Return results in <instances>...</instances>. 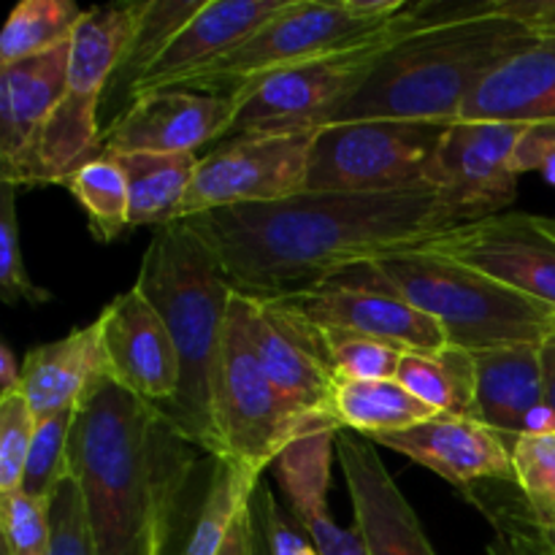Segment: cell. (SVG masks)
Returning <instances> with one entry per match:
<instances>
[{
    "label": "cell",
    "mask_w": 555,
    "mask_h": 555,
    "mask_svg": "<svg viewBox=\"0 0 555 555\" xmlns=\"http://www.w3.org/2000/svg\"><path fill=\"white\" fill-rule=\"evenodd\" d=\"M341 274L399 293L442 325L450 345L469 352L542 345L555 334V307L426 249H393Z\"/></svg>",
    "instance_id": "5b68a950"
},
{
    "label": "cell",
    "mask_w": 555,
    "mask_h": 555,
    "mask_svg": "<svg viewBox=\"0 0 555 555\" xmlns=\"http://www.w3.org/2000/svg\"><path fill=\"white\" fill-rule=\"evenodd\" d=\"M280 304L304 314L323 331H347L399 347L401 352L431 356L450 345L442 325L393 291L336 274L304 291L280 293Z\"/></svg>",
    "instance_id": "7c38bea8"
},
{
    "label": "cell",
    "mask_w": 555,
    "mask_h": 555,
    "mask_svg": "<svg viewBox=\"0 0 555 555\" xmlns=\"http://www.w3.org/2000/svg\"><path fill=\"white\" fill-rule=\"evenodd\" d=\"M16 190L14 184L3 182L0 193V296L3 304H47L52 301V293L38 287L30 280L22 260V238H20V220H16Z\"/></svg>",
    "instance_id": "d590c367"
},
{
    "label": "cell",
    "mask_w": 555,
    "mask_h": 555,
    "mask_svg": "<svg viewBox=\"0 0 555 555\" xmlns=\"http://www.w3.org/2000/svg\"><path fill=\"white\" fill-rule=\"evenodd\" d=\"M125 173L130 195V228H166L179 220L184 198L190 193L198 155H155L133 152L114 155Z\"/></svg>",
    "instance_id": "4316f807"
},
{
    "label": "cell",
    "mask_w": 555,
    "mask_h": 555,
    "mask_svg": "<svg viewBox=\"0 0 555 555\" xmlns=\"http://www.w3.org/2000/svg\"><path fill=\"white\" fill-rule=\"evenodd\" d=\"M372 442L426 466L459 491L488 480H515L513 439L477 417L437 415L406 431L374 437Z\"/></svg>",
    "instance_id": "ffe728a7"
},
{
    "label": "cell",
    "mask_w": 555,
    "mask_h": 555,
    "mask_svg": "<svg viewBox=\"0 0 555 555\" xmlns=\"http://www.w3.org/2000/svg\"><path fill=\"white\" fill-rule=\"evenodd\" d=\"M339 379H396L401 366L399 347L347 331H323Z\"/></svg>",
    "instance_id": "f35d334b"
},
{
    "label": "cell",
    "mask_w": 555,
    "mask_h": 555,
    "mask_svg": "<svg viewBox=\"0 0 555 555\" xmlns=\"http://www.w3.org/2000/svg\"><path fill=\"white\" fill-rule=\"evenodd\" d=\"M291 0H206L204 9L177 33L160 57L133 81L128 103L160 90H173L215 68L249 41Z\"/></svg>",
    "instance_id": "ac0fdd59"
},
{
    "label": "cell",
    "mask_w": 555,
    "mask_h": 555,
    "mask_svg": "<svg viewBox=\"0 0 555 555\" xmlns=\"http://www.w3.org/2000/svg\"><path fill=\"white\" fill-rule=\"evenodd\" d=\"M253 518H255V534H258L260 545L266 547L269 555H320L318 547L307 537V531L293 520L287 509L280 507L271 488L266 480L253 493Z\"/></svg>",
    "instance_id": "ab89813d"
},
{
    "label": "cell",
    "mask_w": 555,
    "mask_h": 555,
    "mask_svg": "<svg viewBox=\"0 0 555 555\" xmlns=\"http://www.w3.org/2000/svg\"><path fill=\"white\" fill-rule=\"evenodd\" d=\"M448 125L347 122L320 128L304 193H434L431 168Z\"/></svg>",
    "instance_id": "30bf717a"
},
{
    "label": "cell",
    "mask_w": 555,
    "mask_h": 555,
    "mask_svg": "<svg viewBox=\"0 0 555 555\" xmlns=\"http://www.w3.org/2000/svg\"><path fill=\"white\" fill-rule=\"evenodd\" d=\"M220 555H258V534H255V518L249 504L233 520Z\"/></svg>",
    "instance_id": "7bdbcfd3"
},
{
    "label": "cell",
    "mask_w": 555,
    "mask_h": 555,
    "mask_svg": "<svg viewBox=\"0 0 555 555\" xmlns=\"http://www.w3.org/2000/svg\"><path fill=\"white\" fill-rule=\"evenodd\" d=\"M537 217H540L542 228H545V231H551L553 236H555V215H553V217H542V215H537Z\"/></svg>",
    "instance_id": "bcb514c9"
},
{
    "label": "cell",
    "mask_w": 555,
    "mask_h": 555,
    "mask_svg": "<svg viewBox=\"0 0 555 555\" xmlns=\"http://www.w3.org/2000/svg\"><path fill=\"white\" fill-rule=\"evenodd\" d=\"M242 296L249 339L271 383L301 412L334 421L331 401L339 385V372L334 366L323 328L309 323L304 314L293 312L276 298L247 296V293Z\"/></svg>",
    "instance_id": "9a60e30c"
},
{
    "label": "cell",
    "mask_w": 555,
    "mask_h": 555,
    "mask_svg": "<svg viewBox=\"0 0 555 555\" xmlns=\"http://www.w3.org/2000/svg\"><path fill=\"white\" fill-rule=\"evenodd\" d=\"M509 448L520 496L540 524L555 526V431L520 434Z\"/></svg>",
    "instance_id": "e575fe53"
},
{
    "label": "cell",
    "mask_w": 555,
    "mask_h": 555,
    "mask_svg": "<svg viewBox=\"0 0 555 555\" xmlns=\"http://www.w3.org/2000/svg\"><path fill=\"white\" fill-rule=\"evenodd\" d=\"M206 453L157 404L98 379L70 437L98 555H171Z\"/></svg>",
    "instance_id": "7a4b0ae2"
},
{
    "label": "cell",
    "mask_w": 555,
    "mask_h": 555,
    "mask_svg": "<svg viewBox=\"0 0 555 555\" xmlns=\"http://www.w3.org/2000/svg\"><path fill=\"white\" fill-rule=\"evenodd\" d=\"M87 11L70 0H22L0 36V68L74 41Z\"/></svg>",
    "instance_id": "f1b7e54d"
},
{
    "label": "cell",
    "mask_w": 555,
    "mask_h": 555,
    "mask_svg": "<svg viewBox=\"0 0 555 555\" xmlns=\"http://www.w3.org/2000/svg\"><path fill=\"white\" fill-rule=\"evenodd\" d=\"M551 160H555V122L526 125L518 150H515V173L524 177V173L542 171Z\"/></svg>",
    "instance_id": "b9f144b4"
},
{
    "label": "cell",
    "mask_w": 555,
    "mask_h": 555,
    "mask_svg": "<svg viewBox=\"0 0 555 555\" xmlns=\"http://www.w3.org/2000/svg\"><path fill=\"white\" fill-rule=\"evenodd\" d=\"M318 130L247 133L201 155L179 220L247 204H274L307 190L309 155Z\"/></svg>",
    "instance_id": "8fae6325"
},
{
    "label": "cell",
    "mask_w": 555,
    "mask_h": 555,
    "mask_svg": "<svg viewBox=\"0 0 555 555\" xmlns=\"http://www.w3.org/2000/svg\"><path fill=\"white\" fill-rule=\"evenodd\" d=\"M542 526H545V524H542ZM545 529H547V534H551V540H553V545H555V526H545Z\"/></svg>",
    "instance_id": "681fc988"
},
{
    "label": "cell",
    "mask_w": 555,
    "mask_h": 555,
    "mask_svg": "<svg viewBox=\"0 0 555 555\" xmlns=\"http://www.w3.org/2000/svg\"><path fill=\"white\" fill-rule=\"evenodd\" d=\"M417 249L459 260L537 301L555 307V236L537 215L502 211L448 228Z\"/></svg>",
    "instance_id": "4fadbf2b"
},
{
    "label": "cell",
    "mask_w": 555,
    "mask_h": 555,
    "mask_svg": "<svg viewBox=\"0 0 555 555\" xmlns=\"http://www.w3.org/2000/svg\"><path fill=\"white\" fill-rule=\"evenodd\" d=\"M144 3L98 5L85 14L70 41L68 85L25 155L0 179L14 188L65 184L70 173L103 152L98 108L122 63Z\"/></svg>",
    "instance_id": "8992f818"
},
{
    "label": "cell",
    "mask_w": 555,
    "mask_h": 555,
    "mask_svg": "<svg viewBox=\"0 0 555 555\" xmlns=\"http://www.w3.org/2000/svg\"><path fill=\"white\" fill-rule=\"evenodd\" d=\"M70 43L0 68V171L14 166L47 125L68 85Z\"/></svg>",
    "instance_id": "603a6c76"
},
{
    "label": "cell",
    "mask_w": 555,
    "mask_h": 555,
    "mask_svg": "<svg viewBox=\"0 0 555 555\" xmlns=\"http://www.w3.org/2000/svg\"><path fill=\"white\" fill-rule=\"evenodd\" d=\"M204 3L206 0H144L114 81H119V87L128 92L133 81L160 57L163 49L177 38V33L204 9Z\"/></svg>",
    "instance_id": "d6a6232c"
},
{
    "label": "cell",
    "mask_w": 555,
    "mask_h": 555,
    "mask_svg": "<svg viewBox=\"0 0 555 555\" xmlns=\"http://www.w3.org/2000/svg\"><path fill=\"white\" fill-rule=\"evenodd\" d=\"M98 331L112 383L157 406H166L177 396L182 377L179 352L160 312L139 287L119 293L103 307Z\"/></svg>",
    "instance_id": "e0dca14e"
},
{
    "label": "cell",
    "mask_w": 555,
    "mask_h": 555,
    "mask_svg": "<svg viewBox=\"0 0 555 555\" xmlns=\"http://www.w3.org/2000/svg\"><path fill=\"white\" fill-rule=\"evenodd\" d=\"M488 553H491V555H513L509 551H504L502 545H491V547H488Z\"/></svg>",
    "instance_id": "c3c4849f"
},
{
    "label": "cell",
    "mask_w": 555,
    "mask_h": 555,
    "mask_svg": "<svg viewBox=\"0 0 555 555\" xmlns=\"http://www.w3.org/2000/svg\"><path fill=\"white\" fill-rule=\"evenodd\" d=\"M542 173H545V177H547V182H553V184H555V160L547 163V166L542 168Z\"/></svg>",
    "instance_id": "7dc6e473"
},
{
    "label": "cell",
    "mask_w": 555,
    "mask_h": 555,
    "mask_svg": "<svg viewBox=\"0 0 555 555\" xmlns=\"http://www.w3.org/2000/svg\"><path fill=\"white\" fill-rule=\"evenodd\" d=\"M236 101L190 90H160L135 98L103 130V152L108 155H195L231 133Z\"/></svg>",
    "instance_id": "2e32d148"
},
{
    "label": "cell",
    "mask_w": 555,
    "mask_h": 555,
    "mask_svg": "<svg viewBox=\"0 0 555 555\" xmlns=\"http://www.w3.org/2000/svg\"><path fill=\"white\" fill-rule=\"evenodd\" d=\"M455 122H555V36L537 38L491 70Z\"/></svg>",
    "instance_id": "44dd1931"
},
{
    "label": "cell",
    "mask_w": 555,
    "mask_h": 555,
    "mask_svg": "<svg viewBox=\"0 0 555 555\" xmlns=\"http://www.w3.org/2000/svg\"><path fill=\"white\" fill-rule=\"evenodd\" d=\"M455 9H459V3H453V0L406 3V9L399 16H393L388 25L374 30L372 36L323 54L318 60H309V63L276 70V74H269L255 85L244 87L242 92L233 95L236 117H233L228 139L247 133L320 130L325 117L366 81L374 65L396 43H401L423 27L434 25V22L444 20Z\"/></svg>",
    "instance_id": "52a82bcc"
},
{
    "label": "cell",
    "mask_w": 555,
    "mask_h": 555,
    "mask_svg": "<svg viewBox=\"0 0 555 555\" xmlns=\"http://www.w3.org/2000/svg\"><path fill=\"white\" fill-rule=\"evenodd\" d=\"M233 291L280 296L464 225L437 193H301L190 217Z\"/></svg>",
    "instance_id": "6da1fadb"
},
{
    "label": "cell",
    "mask_w": 555,
    "mask_h": 555,
    "mask_svg": "<svg viewBox=\"0 0 555 555\" xmlns=\"http://www.w3.org/2000/svg\"><path fill=\"white\" fill-rule=\"evenodd\" d=\"M336 434H339V428H320V431L304 434L296 442L287 444L285 453L271 466L291 515L328 507L331 461L336 459Z\"/></svg>",
    "instance_id": "f546056e"
},
{
    "label": "cell",
    "mask_w": 555,
    "mask_h": 555,
    "mask_svg": "<svg viewBox=\"0 0 555 555\" xmlns=\"http://www.w3.org/2000/svg\"><path fill=\"white\" fill-rule=\"evenodd\" d=\"M336 461L356 513V529L369 555H437L421 518L390 477L372 439L336 434Z\"/></svg>",
    "instance_id": "d6986e66"
},
{
    "label": "cell",
    "mask_w": 555,
    "mask_h": 555,
    "mask_svg": "<svg viewBox=\"0 0 555 555\" xmlns=\"http://www.w3.org/2000/svg\"><path fill=\"white\" fill-rule=\"evenodd\" d=\"M65 188L85 209L95 242L112 244L114 238H119V233L130 228L128 182L114 155L101 152L87 160L79 171L70 173Z\"/></svg>",
    "instance_id": "4dcf8cb0"
},
{
    "label": "cell",
    "mask_w": 555,
    "mask_h": 555,
    "mask_svg": "<svg viewBox=\"0 0 555 555\" xmlns=\"http://www.w3.org/2000/svg\"><path fill=\"white\" fill-rule=\"evenodd\" d=\"M437 415L399 379H339L331 401V417L341 431L366 439L406 431Z\"/></svg>",
    "instance_id": "484cf974"
},
{
    "label": "cell",
    "mask_w": 555,
    "mask_h": 555,
    "mask_svg": "<svg viewBox=\"0 0 555 555\" xmlns=\"http://www.w3.org/2000/svg\"><path fill=\"white\" fill-rule=\"evenodd\" d=\"M526 125H448L431 168V188L464 222L502 215L518 195L513 160Z\"/></svg>",
    "instance_id": "5bb4252c"
},
{
    "label": "cell",
    "mask_w": 555,
    "mask_h": 555,
    "mask_svg": "<svg viewBox=\"0 0 555 555\" xmlns=\"http://www.w3.org/2000/svg\"><path fill=\"white\" fill-rule=\"evenodd\" d=\"M404 9V0H291L231 57L173 90L233 98L263 76L309 63L372 36Z\"/></svg>",
    "instance_id": "9c48e42d"
},
{
    "label": "cell",
    "mask_w": 555,
    "mask_h": 555,
    "mask_svg": "<svg viewBox=\"0 0 555 555\" xmlns=\"http://www.w3.org/2000/svg\"><path fill=\"white\" fill-rule=\"evenodd\" d=\"M540 36L502 11L499 0L459 3L444 20L396 43L323 128L347 122L455 125L482 79Z\"/></svg>",
    "instance_id": "3957f363"
},
{
    "label": "cell",
    "mask_w": 555,
    "mask_h": 555,
    "mask_svg": "<svg viewBox=\"0 0 555 555\" xmlns=\"http://www.w3.org/2000/svg\"><path fill=\"white\" fill-rule=\"evenodd\" d=\"M133 285L160 312L182 366L177 396L160 410L195 448L222 459L215 379L236 291L220 258L193 222L177 220L157 228Z\"/></svg>",
    "instance_id": "277c9868"
},
{
    "label": "cell",
    "mask_w": 555,
    "mask_h": 555,
    "mask_svg": "<svg viewBox=\"0 0 555 555\" xmlns=\"http://www.w3.org/2000/svg\"><path fill=\"white\" fill-rule=\"evenodd\" d=\"M258 486V477L247 475L233 461L209 455L198 504H190L177 537L182 542L177 555H220L233 520L253 502Z\"/></svg>",
    "instance_id": "d4e9b609"
},
{
    "label": "cell",
    "mask_w": 555,
    "mask_h": 555,
    "mask_svg": "<svg viewBox=\"0 0 555 555\" xmlns=\"http://www.w3.org/2000/svg\"><path fill=\"white\" fill-rule=\"evenodd\" d=\"M459 493L491 520L504 551L513 555H555L551 534L534 518L515 480H488Z\"/></svg>",
    "instance_id": "1f68e13d"
},
{
    "label": "cell",
    "mask_w": 555,
    "mask_h": 555,
    "mask_svg": "<svg viewBox=\"0 0 555 555\" xmlns=\"http://www.w3.org/2000/svg\"><path fill=\"white\" fill-rule=\"evenodd\" d=\"M396 379L439 415L477 417V363L464 347L448 345L431 356L406 352Z\"/></svg>",
    "instance_id": "83f0119b"
},
{
    "label": "cell",
    "mask_w": 555,
    "mask_h": 555,
    "mask_svg": "<svg viewBox=\"0 0 555 555\" xmlns=\"http://www.w3.org/2000/svg\"><path fill=\"white\" fill-rule=\"evenodd\" d=\"M542 383H545V404L555 412V334L540 345Z\"/></svg>",
    "instance_id": "ee69618b"
},
{
    "label": "cell",
    "mask_w": 555,
    "mask_h": 555,
    "mask_svg": "<svg viewBox=\"0 0 555 555\" xmlns=\"http://www.w3.org/2000/svg\"><path fill=\"white\" fill-rule=\"evenodd\" d=\"M477 417L502 437L526 434L529 417L545 406L540 345H507L475 352Z\"/></svg>",
    "instance_id": "cb8c5ba5"
},
{
    "label": "cell",
    "mask_w": 555,
    "mask_h": 555,
    "mask_svg": "<svg viewBox=\"0 0 555 555\" xmlns=\"http://www.w3.org/2000/svg\"><path fill=\"white\" fill-rule=\"evenodd\" d=\"M52 555H98L74 475L63 482L52 502Z\"/></svg>",
    "instance_id": "60d3db41"
},
{
    "label": "cell",
    "mask_w": 555,
    "mask_h": 555,
    "mask_svg": "<svg viewBox=\"0 0 555 555\" xmlns=\"http://www.w3.org/2000/svg\"><path fill=\"white\" fill-rule=\"evenodd\" d=\"M3 555H52V507L25 491L0 493Z\"/></svg>",
    "instance_id": "8d00e7d4"
},
{
    "label": "cell",
    "mask_w": 555,
    "mask_h": 555,
    "mask_svg": "<svg viewBox=\"0 0 555 555\" xmlns=\"http://www.w3.org/2000/svg\"><path fill=\"white\" fill-rule=\"evenodd\" d=\"M76 417H79V410H68L36 423L22 491L47 507H52L57 491L70 477V437H74Z\"/></svg>",
    "instance_id": "836d02e7"
},
{
    "label": "cell",
    "mask_w": 555,
    "mask_h": 555,
    "mask_svg": "<svg viewBox=\"0 0 555 555\" xmlns=\"http://www.w3.org/2000/svg\"><path fill=\"white\" fill-rule=\"evenodd\" d=\"M108 377L98 320L79 325L63 339L38 345L22 358V396L36 421L79 410L98 379Z\"/></svg>",
    "instance_id": "7402d4cb"
},
{
    "label": "cell",
    "mask_w": 555,
    "mask_h": 555,
    "mask_svg": "<svg viewBox=\"0 0 555 555\" xmlns=\"http://www.w3.org/2000/svg\"><path fill=\"white\" fill-rule=\"evenodd\" d=\"M22 383V363H16L14 352L9 345H0V396L20 390Z\"/></svg>",
    "instance_id": "f6af8a7d"
},
{
    "label": "cell",
    "mask_w": 555,
    "mask_h": 555,
    "mask_svg": "<svg viewBox=\"0 0 555 555\" xmlns=\"http://www.w3.org/2000/svg\"><path fill=\"white\" fill-rule=\"evenodd\" d=\"M217 426L222 459L263 480V472L285 453L287 444L320 428H339L328 417H314L293 406L266 374L247 328L242 293H233L225 339L215 379ZM341 431V428H339Z\"/></svg>",
    "instance_id": "ba28073f"
},
{
    "label": "cell",
    "mask_w": 555,
    "mask_h": 555,
    "mask_svg": "<svg viewBox=\"0 0 555 555\" xmlns=\"http://www.w3.org/2000/svg\"><path fill=\"white\" fill-rule=\"evenodd\" d=\"M36 423L22 390L0 396V493H14L22 488Z\"/></svg>",
    "instance_id": "74e56055"
},
{
    "label": "cell",
    "mask_w": 555,
    "mask_h": 555,
    "mask_svg": "<svg viewBox=\"0 0 555 555\" xmlns=\"http://www.w3.org/2000/svg\"><path fill=\"white\" fill-rule=\"evenodd\" d=\"M258 555H269V553H266V547L260 545V540H258Z\"/></svg>",
    "instance_id": "f907efd6"
}]
</instances>
